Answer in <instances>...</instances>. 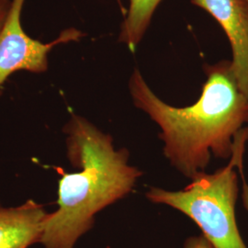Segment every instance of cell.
I'll return each instance as SVG.
<instances>
[{
    "instance_id": "6da1fadb",
    "label": "cell",
    "mask_w": 248,
    "mask_h": 248,
    "mask_svg": "<svg viewBox=\"0 0 248 248\" xmlns=\"http://www.w3.org/2000/svg\"><path fill=\"white\" fill-rule=\"evenodd\" d=\"M204 70L207 79L201 97L184 108L158 98L138 69L133 70L129 82L134 106L161 129L166 157L190 179L205 172L212 155L231 158L235 137L248 124V98L240 89L231 61L207 64Z\"/></svg>"
},
{
    "instance_id": "7a4b0ae2",
    "label": "cell",
    "mask_w": 248,
    "mask_h": 248,
    "mask_svg": "<svg viewBox=\"0 0 248 248\" xmlns=\"http://www.w3.org/2000/svg\"><path fill=\"white\" fill-rule=\"evenodd\" d=\"M63 132L67 156L81 170L59 180L58 208L48 213L40 241L45 248H74L95 215L128 195L142 175L129 165L127 149L116 150L111 136L87 119L73 114Z\"/></svg>"
},
{
    "instance_id": "3957f363",
    "label": "cell",
    "mask_w": 248,
    "mask_h": 248,
    "mask_svg": "<svg viewBox=\"0 0 248 248\" xmlns=\"http://www.w3.org/2000/svg\"><path fill=\"white\" fill-rule=\"evenodd\" d=\"M248 140L246 127L236 135L230 163L225 168L213 174H200L183 190L152 187L146 193L147 199L170 206L189 217L214 248H248L235 219L238 178L234 170L243 159Z\"/></svg>"
},
{
    "instance_id": "277c9868",
    "label": "cell",
    "mask_w": 248,
    "mask_h": 248,
    "mask_svg": "<svg viewBox=\"0 0 248 248\" xmlns=\"http://www.w3.org/2000/svg\"><path fill=\"white\" fill-rule=\"evenodd\" d=\"M26 0H11L9 14L0 30V94L9 77L18 71L42 74L48 69V55L57 45L78 41L83 33L74 28L62 31L50 43L32 39L24 31L21 13Z\"/></svg>"
},
{
    "instance_id": "5b68a950",
    "label": "cell",
    "mask_w": 248,
    "mask_h": 248,
    "mask_svg": "<svg viewBox=\"0 0 248 248\" xmlns=\"http://www.w3.org/2000/svg\"><path fill=\"white\" fill-rule=\"evenodd\" d=\"M215 18L232 51V66L240 89L248 98V4L245 0H191Z\"/></svg>"
},
{
    "instance_id": "8992f818",
    "label": "cell",
    "mask_w": 248,
    "mask_h": 248,
    "mask_svg": "<svg viewBox=\"0 0 248 248\" xmlns=\"http://www.w3.org/2000/svg\"><path fill=\"white\" fill-rule=\"evenodd\" d=\"M47 216L45 207L32 200L17 207L0 204V248H29L40 243Z\"/></svg>"
},
{
    "instance_id": "52a82bcc",
    "label": "cell",
    "mask_w": 248,
    "mask_h": 248,
    "mask_svg": "<svg viewBox=\"0 0 248 248\" xmlns=\"http://www.w3.org/2000/svg\"><path fill=\"white\" fill-rule=\"evenodd\" d=\"M162 0H130V8L121 28L119 41L134 52L142 41L155 10Z\"/></svg>"
},
{
    "instance_id": "ba28073f",
    "label": "cell",
    "mask_w": 248,
    "mask_h": 248,
    "mask_svg": "<svg viewBox=\"0 0 248 248\" xmlns=\"http://www.w3.org/2000/svg\"><path fill=\"white\" fill-rule=\"evenodd\" d=\"M184 248H214L213 245L204 237L203 235L200 236H191L186 240L184 244Z\"/></svg>"
},
{
    "instance_id": "9c48e42d",
    "label": "cell",
    "mask_w": 248,
    "mask_h": 248,
    "mask_svg": "<svg viewBox=\"0 0 248 248\" xmlns=\"http://www.w3.org/2000/svg\"><path fill=\"white\" fill-rule=\"evenodd\" d=\"M11 0H0V30L9 14Z\"/></svg>"
},
{
    "instance_id": "30bf717a",
    "label": "cell",
    "mask_w": 248,
    "mask_h": 248,
    "mask_svg": "<svg viewBox=\"0 0 248 248\" xmlns=\"http://www.w3.org/2000/svg\"><path fill=\"white\" fill-rule=\"evenodd\" d=\"M238 172H239L240 175L242 177V180H243V202L248 212V185L245 179V176H244L243 166H240L238 168Z\"/></svg>"
},
{
    "instance_id": "8fae6325",
    "label": "cell",
    "mask_w": 248,
    "mask_h": 248,
    "mask_svg": "<svg viewBox=\"0 0 248 248\" xmlns=\"http://www.w3.org/2000/svg\"><path fill=\"white\" fill-rule=\"evenodd\" d=\"M245 1H246V2H247V3L248 4V0H245Z\"/></svg>"
}]
</instances>
